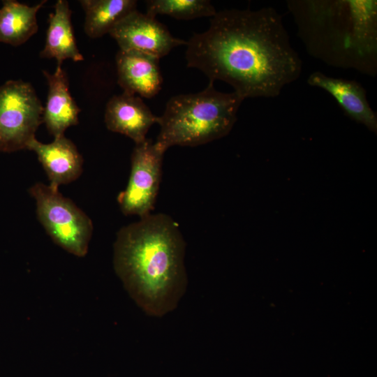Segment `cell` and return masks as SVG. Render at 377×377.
I'll use <instances>...</instances> for the list:
<instances>
[{"instance_id": "8fae6325", "label": "cell", "mask_w": 377, "mask_h": 377, "mask_svg": "<svg viewBox=\"0 0 377 377\" xmlns=\"http://www.w3.org/2000/svg\"><path fill=\"white\" fill-rule=\"evenodd\" d=\"M117 82L124 92L150 98L161 89L159 59L142 52L119 50L115 57Z\"/></svg>"}, {"instance_id": "5b68a950", "label": "cell", "mask_w": 377, "mask_h": 377, "mask_svg": "<svg viewBox=\"0 0 377 377\" xmlns=\"http://www.w3.org/2000/svg\"><path fill=\"white\" fill-rule=\"evenodd\" d=\"M38 219L52 239L68 252L84 256L93 232L89 217L59 189L36 183L29 188Z\"/></svg>"}, {"instance_id": "7c38bea8", "label": "cell", "mask_w": 377, "mask_h": 377, "mask_svg": "<svg viewBox=\"0 0 377 377\" xmlns=\"http://www.w3.org/2000/svg\"><path fill=\"white\" fill-rule=\"evenodd\" d=\"M27 149L36 154L48 177L49 185L54 189L75 181L82 174V156L74 143L64 135L55 138L47 144L35 138Z\"/></svg>"}, {"instance_id": "3957f363", "label": "cell", "mask_w": 377, "mask_h": 377, "mask_svg": "<svg viewBox=\"0 0 377 377\" xmlns=\"http://www.w3.org/2000/svg\"><path fill=\"white\" fill-rule=\"evenodd\" d=\"M297 36L328 66L377 74V1L288 0Z\"/></svg>"}, {"instance_id": "8992f818", "label": "cell", "mask_w": 377, "mask_h": 377, "mask_svg": "<svg viewBox=\"0 0 377 377\" xmlns=\"http://www.w3.org/2000/svg\"><path fill=\"white\" fill-rule=\"evenodd\" d=\"M42 105L34 87L21 80L0 86V151L27 148L43 123Z\"/></svg>"}, {"instance_id": "9c48e42d", "label": "cell", "mask_w": 377, "mask_h": 377, "mask_svg": "<svg viewBox=\"0 0 377 377\" xmlns=\"http://www.w3.org/2000/svg\"><path fill=\"white\" fill-rule=\"evenodd\" d=\"M306 83L327 91L346 115L376 133L377 115L369 105L366 89L360 83L353 80L330 77L320 71L311 73Z\"/></svg>"}, {"instance_id": "7a4b0ae2", "label": "cell", "mask_w": 377, "mask_h": 377, "mask_svg": "<svg viewBox=\"0 0 377 377\" xmlns=\"http://www.w3.org/2000/svg\"><path fill=\"white\" fill-rule=\"evenodd\" d=\"M185 243L177 223L149 214L123 227L114 244V267L126 290L148 315L174 310L184 294Z\"/></svg>"}, {"instance_id": "52a82bcc", "label": "cell", "mask_w": 377, "mask_h": 377, "mask_svg": "<svg viewBox=\"0 0 377 377\" xmlns=\"http://www.w3.org/2000/svg\"><path fill=\"white\" fill-rule=\"evenodd\" d=\"M165 150L151 139L136 144L131 154L128 184L117 196L122 213L143 218L154 207Z\"/></svg>"}, {"instance_id": "30bf717a", "label": "cell", "mask_w": 377, "mask_h": 377, "mask_svg": "<svg viewBox=\"0 0 377 377\" xmlns=\"http://www.w3.org/2000/svg\"><path fill=\"white\" fill-rule=\"evenodd\" d=\"M105 123L108 130L123 134L139 144L145 141L151 126L157 123L155 116L140 96L123 92L107 103Z\"/></svg>"}, {"instance_id": "277c9868", "label": "cell", "mask_w": 377, "mask_h": 377, "mask_svg": "<svg viewBox=\"0 0 377 377\" xmlns=\"http://www.w3.org/2000/svg\"><path fill=\"white\" fill-rule=\"evenodd\" d=\"M244 99L235 92L216 90L209 82L203 91L172 96L158 117L156 142L164 150L174 145L197 146L228 135Z\"/></svg>"}, {"instance_id": "2e32d148", "label": "cell", "mask_w": 377, "mask_h": 377, "mask_svg": "<svg viewBox=\"0 0 377 377\" xmlns=\"http://www.w3.org/2000/svg\"><path fill=\"white\" fill-rule=\"evenodd\" d=\"M85 13L84 31L90 38L103 36L137 10L135 0H82Z\"/></svg>"}, {"instance_id": "6da1fadb", "label": "cell", "mask_w": 377, "mask_h": 377, "mask_svg": "<svg viewBox=\"0 0 377 377\" xmlns=\"http://www.w3.org/2000/svg\"><path fill=\"white\" fill-rule=\"evenodd\" d=\"M186 46L188 67L209 82L229 84L244 100L275 98L302 71L282 15L272 7L216 12L209 28L194 34Z\"/></svg>"}, {"instance_id": "4fadbf2b", "label": "cell", "mask_w": 377, "mask_h": 377, "mask_svg": "<svg viewBox=\"0 0 377 377\" xmlns=\"http://www.w3.org/2000/svg\"><path fill=\"white\" fill-rule=\"evenodd\" d=\"M48 84V94L43 121L54 138L64 135L65 131L79 122L80 108L71 95L66 72L57 64L54 73L43 71Z\"/></svg>"}, {"instance_id": "9a60e30c", "label": "cell", "mask_w": 377, "mask_h": 377, "mask_svg": "<svg viewBox=\"0 0 377 377\" xmlns=\"http://www.w3.org/2000/svg\"><path fill=\"white\" fill-rule=\"evenodd\" d=\"M47 1L29 6L6 0L0 8V42L13 46L27 42L38 31L36 14Z\"/></svg>"}, {"instance_id": "ba28073f", "label": "cell", "mask_w": 377, "mask_h": 377, "mask_svg": "<svg viewBox=\"0 0 377 377\" xmlns=\"http://www.w3.org/2000/svg\"><path fill=\"white\" fill-rule=\"evenodd\" d=\"M110 35L120 50L142 52L161 59L187 42L174 37L155 17L138 10L120 21Z\"/></svg>"}, {"instance_id": "e0dca14e", "label": "cell", "mask_w": 377, "mask_h": 377, "mask_svg": "<svg viewBox=\"0 0 377 377\" xmlns=\"http://www.w3.org/2000/svg\"><path fill=\"white\" fill-rule=\"evenodd\" d=\"M147 14L155 17L166 15L178 20L213 17L216 11L208 0H149Z\"/></svg>"}, {"instance_id": "5bb4252c", "label": "cell", "mask_w": 377, "mask_h": 377, "mask_svg": "<svg viewBox=\"0 0 377 377\" xmlns=\"http://www.w3.org/2000/svg\"><path fill=\"white\" fill-rule=\"evenodd\" d=\"M45 44L40 55L42 58L55 59L57 64L71 59L80 61L84 59L76 45L71 23V10L68 2L59 0L54 5V11L49 15Z\"/></svg>"}]
</instances>
